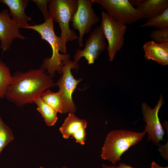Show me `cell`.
<instances>
[{
  "mask_svg": "<svg viewBox=\"0 0 168 168\" xmlns=\"http://www.w3.org/2000/svg\"><path fill=\"white\" fill-rule=\"evenodd\" d=\"M40 68L16 72L5 97L18 107L34 103L46 89L54 86L52 77Z\"/></svg>",
  "mask_w": 168,
  "mask_h": 168,
  "instance_id": "1",
  "label": "cell"
},
{
  "mask_svg": "<svg viewBox=\"0 0 168 168\" xmlns=\"http://www.w3.org/2000/svg\"><path fill=\"white\" fill-rule=\"evenodd\" d=\"M24 28L30 29L37 32L42 39L48 42L52 49L51 58L44 59L40 68L47 70V73L52 77H54L57 71L62 74L63 67L70 58V55L67 53L66 43L55 34L53 21L50 18L41 24L30 25Z\"/></svg>",
  "mask_w": 168,
  "mask_h": 168,
  "instance_id": "2",
  "label": "cell"
},
{
  "mask_svg": "<svg viewBox=\"0 0 168 168\" xmlns=\"http://www.w3.org/2000/svg\"><path fill=\"white\" fill-rule=\"evenodd\" d=\"M146 133L138 132L124 129L115 130L107 135L102 148L101 157L114 166L120 161L122 155L131 147L142 140Z\"/></svg>",
  "mask_w": 168,
  "mask_h": 168,
  "instance_id": "3",
  "label": "cell"
},
{
  "mask_svg": "<svg viewBox=\"0 0 168 168\" xmlns=\"http://www.w3.org/2000/svg\"><path fill=\"white\" fill-rule=\"evenodd\" d=\"M78 0H49L48 8L53 22L57 23L61 30L60 37L66 43L78 39L69 27L77 8Z\"/></svg>",
  "mask_w": 168,
  "mask_h": 168,
  "instance_id": "4",
  "label": "cell"
},
{
  "mask_svg": "<svg viewBox=\"0 0 168 168\" xmlns=\"http://www.w3.org/2000/svg\"><path fill=\"white\" fill-rule=\"evenodd\" d=\"M78 63L69 60L63 67L62 74L55 85L59 88L58 92L63 103V114L75 112L76 107L72 98V95L82 79H75L71 73V70L78 69Z\"/></svg>",
  "mask_w": 168,
  "mask_h": 168,
  "instance_id": "5",
  "label": "cell"
},
{
  "mask_svg": "<svg viewBox=\"0 0 168 168\" xmlns=\"http://www.w3.org/2000/svg\"><path fill=\"white\" fill-rule=\"evenodd\" d=\"M100 8L101 20L100 26L108 41L107 49L110 60L112 61L117 52L124 44L127 26L112 18Z\"/></svg>",
  "mask_w": 168,
  "mask_h": 168,
  "instance_id": "6",
  "label": "cell"
},
{
  "mask_svg": "<svg viewBox=\"0 0 168 168\" xmlns=\"http://www.w3.org/2000/svg\"><path fill=\"white\" fill-rule=\"evenodd\" d=\"M93 4L92 0H78L77 9L71 21L73 28L78 30V41L80 47L83 46L84 35L89 32L92 26L100 19L92 8Z\"/></svg>",
  "mask_w": 168,
  "mask_h": 168,
  "instance_id": "7",
  "label": "cell"
},
{
  "mask_svg": "<svg viewBox=\"0 0 168 168\" xmlns=\"http://www.w3.org/2000/svg\"><path fill=\"white\" fill-rule=\"evenodd\" d=\"M94 3L100 4L112 18L126 25L141 19L136 8L128 0H92Z\"/></svg>",
  "mask_w": 168,
  "mask_h": 168,
  "instance_id": "8",
  "label": "cell"
},
{
  "mask_svg": "<svg viewBox=\"0 0 168 168\" xmlns=\"http://www.w3.org/2000/svg\"><path fill=\"white\" fill-rule=\"evenodd\" d=\"M163 104V99L160 97L154 108L152 109L146 103L142 104L143 118L146 123L144 131L148 134L147 141H152L154 144L159 146V142L163 140L165 134L158 116L159 110Z\"/></svg>",
  "mask_w": 168,
  "mask_h": 168,
  "instance_id": "9",
  "label": "cell"
},
{
  "mask_svg": "<svg viewBox=\"0 0 168 168\" xmlns=\"http://www.w3.org/2000/svg\"><path fill=\"white\" fill-rule=\"evenodd\" d=\"M105 39L100 26H97L91 33L86 41L84 49L76 50L74 61L78 63L83 57L88 64H93L106 46Z\"/></svg>",
  "mask_w": 168,
  "mask_h": 168,
  "instance_id": "10",
  "label": "cell"
},
{
  "mask_svg": "<svg viewBox=\"0 0 168 168\" xmlns=\"http://www.w3.org/2000/svg\"><path fill=\"white\" fill-rule=\"evenodd\" d=\"M20 28L19 25L11 18L7 9H3L0 12V48L3 53L9 49L14 39H27L21 34Z\"/></svg>",
  "mask_w": 168,
  "mask_h": 168,
  "instance_id": "11",
  "label": "cell"
},
{
  "mask_svg": "<svg viewBox=\"0 0 168 168\" xmlns=\"http://www.w3.org/2000/svg\"><path fill=\"white\" fill-rule=\"evenodd\" d=\"M87 122L84 119H81L73 113H69L65 119L59 130L63 138L68 139L70 137L74 138L77 142L83 145L86 140V129Z\"/></svg>",
  "mask_w": 168,
  "mask_h": 168,
  "instance_id": "12",
  "label": "cell"
},
{
  "mask_svg": "<svg viewBox=\"0 0 168 168\" xmlns=\"http://www.w3.org/2000/svg\"><path fill=\"white\" fill-rule=\"evenodd\" d=\"M0 2L8 7L12 19L19 25L20 28H24L30 25L28 22L32 21L31 19L26 15L25 12L28 0H0Z\"/></svg>",
  "mask_w": 168,
  "mask_h": 168,
  "instance_id": "13",
  "label": "cell"
},
{
  "mask_svg": "<svg viewBox=\"0 0 168 168\" xmlns=\"http://www.w3.org/2000/svg\"><path fill=\"white\" fill-rule=\"evenodd\" d=\"M145 58L163 65L168 64V42L157 43L153 40L146 42L143 46Z\"/></svg>",
  "mask_w": 168,
  "mask_h": 168,
  "instance_id": "14",
  "label": "cell"
},
{
  "mask_svg": "<svg viewBox=\"0 0 168 168\" xmlns=\"http://www.w3.org/2000/svg\"><path fill=\"white\" fill-rule=\"evenodd\" d=\"M167 8L168 0H144L136 9L141 19H147L161 14Z\"/></svg>",
  "mask_w": 168,
  "mask_h": 168,
  "instance_id": "15",
  "label": "cell"
},
{
  "mask_svg": "<svg viewBox=\"0 0 168 168\" xmlns=\"http://www.w3.org/2000/svg\"><path fill=\"white\" fill-rule=\"evenodd\" d=\"M37 106V109L44 118V122L48 126L54 125L57 121L58 112L46 103L39 97L34 101Z\"/></svg>",
  "mask_w": 168,
  "mask_h": 168,
  "instance_id": "16",
  "label": "cell"
},
{
  "mask_svg": "<svg viewBox=\"0 0 168 168\" xmlns=\"http://www.w3.org/2000/svg\"><path fill=\"white\" fill-rule=\"evenodd\" d=\"M12 78L9 67L0 58V98L5 97Z\"/></svg>",
  "mask_w": 168,
  "mask_h": 168,
  "instance_id": "17",
  "label": "cell"
},
{
  "mask_svg": "<svg viewBox=\"0 0 168 168\" xmlns=\"http://www.w3.org/2000/svg\"><path fill=\"white\" fill-rule=\"evenodd\" d=\"M43 100L58 112L63 114V103L58 92H54L49 89L44 91L41 95Z\"/></svg>",
  "mask_w": 168,
  "mask_h": 168,
  "instance_id": "18",
  "label": "cell"
},
{
  "mask_svg": "<svg viewBox=\"0 0 168 168\" xmlns=\"http://www.w3.org/2000/svg\"><path fill=\"white\" fill-rule=\"evenodd\" d=\"M142 27H153L157 29L168 27V8L161 13L147 19L145 23L141 25Z\"/></svg>",
  "mask_w": 168,
  "mask_h": 168,
  "instance_id": "19",
  "label": "cell"
},
{
  "mask_svg": "<svg viewBox=\"0 0 168 168\" xmlns=\"http://www.w3.org/2000/svg\"><path fill=\"white\" fill-rule=\"evenodd\" d=\"M11 129L3 122L0 116V154L3 149L14 138Z\"/></svg>",
  "mask_w": 168,
  "mask_h": 168,
  "instance_id": "20",
  "label": "cell"
},
{
  "mask_svg": "<svg viewBox=\"0 0 168 168\" xmlns=\"http://www.w3.org/2000/svg\"><path fill=\"white\" fill-rule=\"evenodd\" d=\"M150 37L157 43L168 42V27L163 29H156L152 31Z\"/></svg>",
  "mask_w": 168,
  "mask_h": 168,
  "instance_id": "21",
  "label": "cell"
},
{
  "mask_svg": "<svg viewBox=\"0 0 168 168\" xmlns=\"http://www.w3.org/2000/svg\"><path fill=\"white\" fill-rule=\"evenodd\" d=\"M31 1L36 4L39 9L42 12L45 21L50 18L48 8L49 0H31Z\"/></svg>",
  "mask_w": 168,
  "mask_h": 168,
  "instance_id": "22",
  "label": "cell"
},
{
  "mask_svg": "<svg viewBox=\"0 0 168 168\" xmlns=\"http://www.w3.org/2000/svg\"><path fill=\"white\" fill-rule=\"evenodd\" d=\"M160 146L159 151L161 152V155L164 159L168 160V143L164 145Z\"/></svg>",
  "mask_w": 168,
  "mask_h": 168,
  "instance_id": "23",
  "label": "cell"
},
{
  "mask_svg": "<svg viewBox=\"0 0 168 168\" xmlns=\"http://www.w3.org/2000/svg\"><path fill=\"white\" fill-rule=\"evenodd\" d=\"M102 168H134L129 165L124 163H120L118 166H108L103 164L102 165Z\"/></svg>",
  "mask_w": 168,
  "mask_h": 168,
  "instance_id": "24",
  "label": "cell"
},
{
  "mask_svg": "<svg viewBox=\"0 0 168 168\" xmlns=\"http://www.w3.org/2000/svg\"><path fill=\"white\" fill-rule=\"evenodd\" d=\"M144 0H128L130 4L133 6L138 7L144 1Z\"/></svg>",
  "mask_w": 168,
  "mask_h": 168,
  "instance_id": "25",
  "label": "cell"
},
{
  "mask_svg": "<svg viewBox=\"0 0 168 168\" xmlns=\"http://www.w3.org/2000/svg\"><path fill=\"white\" fill-rule=\"evenodd\" d=\"M164 167L159 166L156 162L152 161L151 163V167L150 168H163Z\"/></svg>",
  "mask_w": 168,
  "mask_h": 168,
  "instance_id": "26",
  "label": "cell"
},
{
  "mask_svg": "<svg viewBox=\"0 0 168 168\" xmlns=\"http://www.w3.org/2000/svg\"><path fill=\"white\" fill-rule=\"evenodd\" d=\"M39 168H45L42 166H40V167ZM62 168H68V167H66V166H63Z\"/></svg>",
  "mask_w": 168,
  "mask_h": 168,
  "instance_id": "27",
  "label": "cell"
},
{
  "mask_svg": "<svg viewBox=\"0 0 168 168\" xmlns=\"http://www.w3.org/2000/svg\"><path fill=\"white\" fill-rule=\"evenodd\" d=\"M163 168H168V166H166L164 167Z\"/></svg>",
  "mask_w": 168,
  "mask_h": 168,
  "instance_id": "28",
  "label": "cell"
}]
</instances>
